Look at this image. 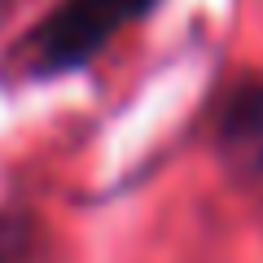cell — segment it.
I'll return each mask as SVG.
<instances>
[{"mask_svg":"<svg viewBox=\"0 0 263 263\" xmlns=\"http://www.w3.org/2000/svg\"><path fill=\"white\" fill-rule=\"evenodd\" d=\"M149 5L154 0H66L40 27V53L48 66H79Z\"/></svg>","mask_w":263,"mask_h":263,"instance_id":"obj_1","label":"cell"},{"mask_svg":"<svg viewBox=\"0 0 263 263\" xmlns=\"http://www.w3.org/2000/svg\"><path fill=\"white\" fill-rule=\"evenodd\" d=\"M228 132H237V136L263 132V84L246 88V92L233 101V110H228Z\"/></svg>","mask_w":263,"mask_h":263,"instance_id":"obj_2","label":"cell"}]
</instances>
